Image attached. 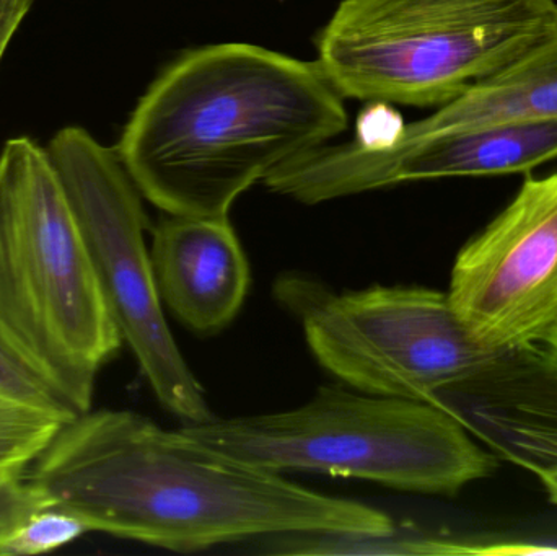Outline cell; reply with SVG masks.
I'll return each mask as SVG.
<instances>
[{
	"instance_id": "4",
	"label": "cell",
	"mask_w": 557,
	"mask_h": 556,
	"mask_svg": "<svg viewBox=\"0 0 557 556\" xmlns=\"http://www.w3.org/2000/svg\"><path fill=\"white\" fill-rule=\"evenodd\" d=\"M182 431L270 472L323 473L425 495H457L500 464L437 405L331 385L294 410L212 418Z\"/></svg>"
},
{
	"instance_id": "14",
	"label": "cell",
	"mask_w": 557,
	"mask_h": 556,
	"mask_svg": "<svg viewBox=\"0 0 557 556\" xmlns=\"http://www.w3.org/2000/svg\"><path fill=\"white\" fill-rule=\"evenodd\" d=\"M0 395L72 420L77 411L33 368L0 330Z\"/></svg>"
},
{
	"instance_id": "9",
	"label": "cell",
	"mask_w": 557,
	"mask_h": 556,
	"mask_svg": "<svg viewBox=\"0 0 557 556\" xmlns=\"http://www.w3.org/2000/svg\"><path fill=\"white\" fill-rule=\"evenodd\" d=\"M429 404L457 418L500 460L536 477L557 470V351L549 346L497 353Z\"/></svg>"
},
{
	"instance_id": "11",
	"label": "cell",
	"mask_w": 557,
	"mask_h": 556,
	"mask_svg": "<svg viewBox=\"0 0 557 556\" xmlns=\"http://www.w3.org/2000/svg\"><path fill=\"white\" fill-rule=\"evenodd\" d=\"M557 120V35L419 120L432 129Z\"/></svg>"
},
{
	"instance_id": "16",
	"label": "cell",
	"mask_w": 557,
	"mask_h": 556,
	"mask_svg": "<svg viewBox=\"0 0 557 556\" xmlns=\"http://www.w3.org/2000/svg\"><path fill=\"white\" fill-rule=\"evenodd\" d=\"M542 345L549 346V348L555 349L557 351V325L555 329L549 330L548 335L543 338Z\"/></svg>"
},
{
	"instance_id": "6",
	"label": "cell",
	"mask_w": 557,
	"mask_h": 556,
	"mask_svg": "<svg viewBox=\"0 0 557 556\" xmlns=\"http://www.w3.org/2000/svg\"><path fill=\"white\" fill-rule=\"evenodd\" d=\"M274 297L300 323L317 361L366 394L431 401L497 355L470 338L447 293L429 287L337 293L311 274L285 273Z\"/></svg>"
},
{
	"instance_id": "8",
	"label": "cell",
	"mask_w": 557,
	"mask_h": 556,
	"mask_svg": "<svg viewBox=\"0 0 557 556\" xmlns=\"http://www.w3.org/2000/svg\"><path fill=\"white\" fill-rule=\"evenodd\" d=\"M448 299L484 351L540 345L557 325V173L529 178L458 254Z\"/></svg>"
},
{
	"instance_id": "3",
	"label": "cell",
	"mask_w": 557,
	"mask_h": 556,
	"mask_svg": "<svg viewBox=\"0 0 557 556\" xmlns=\"http://www.w3.org/2000/svg\"><path fill=\"white\" fill-rule=\"evenodd\" d=\"M0 330L78 415L124 343L64 183L28 137L0 152Z\"/></svg>"
},
{
	"instance_id": "1",
	"label": "cell",
	"mask_w": 557,
	"mask_h": 556,
	"mask_svg": "<svg viewBox=\"0 0 557 556\" xmlns=\"http://www.w3.org/2000/svg\"><path fill=\"white\" fill-rule=\"evenodd\" d=\"M88 532L178 554L298 532L383 534L380 509L295 485L136 411L65 421L28 472Z\"/></svg>"
},
{
	"instance_id": "2",
	"label": "cell",
	"mask_w": 557,
	"mask_h": 556,
	"mask_svg": "<svg viewBox=\"0 0 557 556\" xmlns=\"http://www.w3.org/2000/svg\"><path fill=\"white\" fill-rule=\"evenodd\" d=\"M346 127L343 97L317 61L222 42L173 61L114 149L143 198L165 214L218 218Z\"/></svg>"
},
{
	"instance_id": "15",
	"label": "cell",
	"mask_w": 557,
	"mask_h": 556,
	"mask_svg": "<svg viewBox=\"0 0 557 556\" xmlns=\"http://www.w3.org/2000/svg\"><path fill=\"white\" fill-rule=\"evenodd\" d=\"M539 479L540 482L543 483V486H545L546 493H548L549 502L557 505V470L542 473Z\"/></svg>"
},
{
	"instance_id": "10",
	"label": "cell",
	"mask_w": 557,
	"mask_h": 556,
	"mask_svg": "<svg viewBox=\"0 0 557 556\" xmlns=\"http://www.w3.org/2000/svg\"><path fill=\"white\" fill-rule=\"evenodd\" d=\"M150 258L163 306L191 332L215 335L244 307L250 263L228 215L166 214Z\"/></svg>"
},
{
	"instance_id": "13",
	"label": "cell",
	"mask_w": 557,
	"mask_h": 556,
	"mask_svg": "<svg viewBox=\"0 0 557 556\" xmlns=\"http://www.w3.org/2000/svg\"><path fill=\"white\" fill-rule=\"evenodd\" d=\"M65 421L0 395V486L28 475Z\"/></svg>"
},
{
	"instance_id": "7",
	"label": "cell",
	"mask_w": 557,
	"mask_h": 556,
	"mask_svg": "<svg viewBox=\"0 0 557 556\" xmlns=\"http://www.w3.org/2000/svg\"><path fill=\"white\" fill-rule=\"evenodd\" d=\"M46 149L71 199L111 316L157 400L182 424L211 421L215 417L205 388L163 316L146 244L143 195L116 149L77 126L59 131Z\"/></svg>"
},
{
	"instance_id": "12",
	"label": "cell",
	"mask_w": 557,
	"mask_h": 556,
	"mask_svg": "<svg viewBox=\"0 0 557 556\" xmlns=\"http://www.w3.org/2000/svg\"><path fill=\"white\" fill-rule=\"evenodd\" d=\"M88 532L28 475L0 486V556L49 554Z\"/></svg>"
},
{
	"instance_id": "5",
	"label": "cell",
	"mask_w": 557,
	"mask_h": 556,
	"mask_svg": "<svg viewBox=\"0 0 557 556\" xmlns=\"http://www.w3.org/2000/svg\"><path fill=\"white\" fill-rule=\"evenodd\" d=\"M556 35V0H343L317 62L341 97L442 107Z\"/></svg>"
}]
</instances>
